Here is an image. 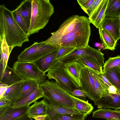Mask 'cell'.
<instances>
[{"label":"cell","mask_w":120,"mask_h":120,"mask_svg":"<svg viewBox=\"0 0 120 120\" xmlns=\"http://www.w3.org/2000/svg\"><path fill=\"white\" fill-rule=\"evenodd\" d=\"M90 23L84 16L72 15L66 19L44 42L58 47L79 49L88 46L91 35Z\"/></svg>","instance_id":"obj_1"},{"label":"cell","mask_w":120,"mask_h":120,"mask_svg":"<svg viewBox=\"0 0 120 120\" xmlns=\"http://www.w3.org/2000/svg\"><path fill=\"white\" fill-rule=\"evenodd\" d=\"M4 35L9 46L21 47L24 42L29 41L26 35L18 25L12 11L4 4L0 5V37Z\"/></svg>","instance_id":"obj_2"},{"label":"cell","mask_w":120,"mask_h":120,"mask_svg":"<svg viewBox=\"0 0 120 120\" xmlns=\"http://www.w3.org/2000/svg\"><path fill=\"white\" fill-rule=\"evenodd\" d=\"M32 13L29 37L43 29L54 12V7L49 0H32Z\"/></svg>","instance_id":"obj_3"},{"label":"cell","mask_w":120,"mask_h":120,"mask_svg":"<svg viewBox=\"0 0 120 120\" xmlns=\"http://www.w3.org/2000/svg\"><path fill=\"white\" fill-rule=\"evenodd\" d=\"M40 86L44 96L58 104L68 108H75L71 94L56 82L46 80Z\"/></svg>","instance_id":"obj_4"},{"label":"cell","mask_w":120,"mask_h":120,"mask_svg":"<svg viewBox=\"0 0 120 120\" xmlns=\"http://www.w3.org/2000/svg\"><path fill=\"white\" fill-rule=\"evenodd\" d=\"M104 54L100 51L89 45L82 49H76L72 52L53 61L52 68L62 64L74 61L78 59L85 57L91 58L101 66L104 64Z\"/></svg>","instance_id":"obj_5"},{"label":"cell","mask_w":120,"mask_h":120,"mask_svg":"<svg viewBox=\"0 0 120 120\" xmlns=\"http://www.w3.org/2000/svg\"><path fill=\"white\" fill-rule=\"evenodd\" d=\"M59 48L46 44L44 41L34 42L20 53L18 56L17 61L20 62H33Z\"/></svg>","instance_id":"obj_6"},{"label":"cell","mask_w":120,"mask_h":120,"mask_svg":"<svg viewBox=\"0 0 120 120\" xmlns=\"http://www.w3.org/2000/svg\"><path fill=\"white\" fill-rule=\"evenodd\" d=\"M13 68L23 80H34L41 84L46 79L45 73L41 71L33 62H15Z\"/></svg>","instance_id":"obj_7"},{"label":"cell","mask_w":120,"mask_h":120,"mask_svg":"<svg viewBox=\"0 0 120 120\" xmlns=\"http://www.w3.org/2000/svg\"><path fill=\"white\" fill-rule=\"evenodd\" d=\"M80 81L82 90L86 93L89 100L94 102L100 98L97 93L94 81L89 67L85 66L82 69Z\"/></svg>","instance_id":"obj_8"},{"label":"cell","mask_w":120,"mask_h":120,"mask_svg":"<svg viewBox=\"0 0 120 120\" xmlns=\"http://www.w3.org/2000/svg\"><path fill=\"white\" fill-rule=\"evenodd\" d=\"M47 72L46 76L49 79H55L57 83L71 94L74 89H77L63 69L60 67L52 68Z\"/></svg>","instance_id":"obj_9"},{"label":"cell","mask_w":120,"mask_h":120,"mask_svg":"<svg viewBox=\"0 0 120 120\" xmlns=\"http://www.w3.org/2000/svg\"><path fill=\"white\" fill-rule=\"evenodd\" d=\"M85 66L74 61L60 65L54 68L60 67L63 69L77 89L82 90L80 81V76L82 70Z\"/></svg>","instance_id":"obj_10"},{"label":"cell","mask_w":120,"mask_h":120,"mask_svg":"<svg viewBox=\"0 0 120 120\" xmlns=\"http://www.w3.org/2000/svg\"><path fill=\"white\" fill-rule=\"evenodd\" d=\"M43 97L47 106L46 117L56 114H86L81 112L75 108H68L58 104L45 96Z\"/></svg>","instance_id":"obj_11"},{"label":"cell","mask_w":120,"mask_h":120,"mask_svg":"<svg viewBox=\"0 0 120 120\" xmlns=\"http://www.w3.org/2000/svg\"><path fill=\"white\" fill-rule=\"evenodd\" d=\"M101 24L117 42L120 38V17H105Z\"/></svg>","instance_id":"obj_12"},{"label":"cell","mask_w":120,"mask_h":120,"mask_svg":"<svg viewBox=\"0 0 120 120\" xmlns=\"http://www.w3.org/2000/svg\"><path fill=\"white\" fill-rule=\"evenodd\" d=\"M98 108H111L116 110L120 109V95L109 94V95L101 97L94 102Z\"/></svg>","instance_id":"obj_13"},{"label":"cell","mask_w":120,"mask_h":120,"mask_svg":"<svg viewBox=\"0 0 120 120\" xmlns=\"http://www.w3.org/2000/svg\"><path fill=\"white\" fill-rule=\"evenodd\" d=\"M0 77L4 72L8 65L9 58L11 51L14 48L9 46L5 40L4 35L0 37Z\"/></svg>","instance_id":"obj_14"},{"label":"cell","mask_w":120,"mask_h":120,"mask_svg":"<svg viewBox=\"0 0 120 120\" xmlns=\"http://www.w3.org/2000/svg\"><path fill=\"white\" fill-rule=\"evenodd\" d=\"M28 107L14 108L11 106L0 109V120H14L26 113Z\"/></svg>","instance_id":"obj_15"},{"label":"cell","mask_w":120,"mask_h":120,"mask_svg":"<svg viewBox=\"0 0 120 120\" xmlns=\"http://www.w3.org/2000/svg\"><path fill=\"white\" fill-rule=\"evenodd\" d=\"M109 0H102L98 7L88 19L90 23L98 28L105 17Z\"/></svg>","instance_id":"obj_16"},{"label":"cell","mask_w":120,"mask_h":120,"mask_svg":"<svg viewBox=\"0 0 120 120\" xmlns=\"http://www.w3.org/2000/svg\"><path fill=\"white\" fill-rule=\"evenodd\" d=\"M23 81L8 86L5 92L2 96L11 102L12 106L14 105L22 97Z\"/></svg>","instance_id":"obj_17"},{"label":"cell","mask_w":120,"mask_h":120,"mask_svg":"<svg viewBox=\"0 0 120 120\" xmlns=\"http://www.w3.org/2000/svg\"><path fill=\"white\" fill-rule=\"evenodd\" d=\"M59 48L33 62L41 71L45 73L51 68L53 62L56 58Z\"/></svg>","instance_id":"obj_18"},{"label":"cell","mask_w":120,"mask_h":120,"mask_svg":"<svg viewBox=\"0 0 120 120\" xmlns=\"http://www.w3.org/2000/svg\"><path fill=\"white\" fill-rule=\"evenodd\" d=\"M0 84H5L8 86L22 81L23 79L18 75L13 68L7 65L5 71L0 77Z\"/></svg>","instance_id":"obj_19"},{"label":"cell","mask_w":120,"mask_h":120,"mask_svg":"<svg viewBox=\"0 0 120 120\" xmlns=\"http://www.w3.org/2000/svg\"><path fill=\"white\" fill-rule=\"evenodd\" d=\"M47 105L44 100L39 102H36L30 106L27 110V113L28 116L34 118L40 116H47Z\"/></svg>","instance_id":"obj_20"},{"label":"cell","mask_w":120,"mask_h":120,"mask_svg":"<svg viewBox=\"0 0 120 120\" xmlns=\"http://www.w3.org/2000/svg\"><path fill=\"white\" fill-rule=\"evenodd\" d=\"M43 91L40 86L33 93L27 97L23 99L19 100L12 107L14 108L24 106L29 107L32 103L37 101L40 98L44 97Z\"/></svg>","instance_id":"obj_21"},{"label":"cell","mask_w":120,"mask_h":120,"mask_svg":"<svg viewBox=\"0 0 120 120\" xmlns=\"http://www.w3.org/2000/svg\"><path fill=\"white\" fill-rule=\"evenodd\" d=\"M32 0H23L16 7L25 22L29 31L32 13Z\"/></svg>","instance_id":"obj_22"},{"label":"cell","mask_w":120,"mask_h":120,"mask_svg":"<svg viewBox=\"0 0 120 120\" xmlns=\"http://www.w3.org/2000/svg\"><path fill=\"white\" fill-rule=\"evenodd\" d=\"M98 29L100 37L104 49H109L114 51L116 42L110 34L102 26L101 24Z\"/></svg>","instance_id":"obj_23"},{"label":"cell","mask_w":120,"mask_h":120,"mask_svg":"<svg viewBox=\"0 0 120 120\" xmlns=\"http://www.w3.org/2000/svg\"><path fill=\"white\" fill-rule=\"evenodd\" d=\"M92 117L111 120L116 119L120 120V110L109 109H100L93 112Z\"/></svg>","instance_id":"obj_24"},{"label":"cell","mask_w":120,"mask_h":120,"mask_svg":"<svg viewBox=\"0 0 120 120\" xmlns=\"http://www.w3.org/2000/svg\"><path fill=\"white\" fill-rule=\"evenodd\" d=\"M103 73L111 84L116 88L117 94L120 95V73L117 67Z\"/></svg>","instance_id":"obj_25"},{"label":"cell","mask_w":120,"mask_h":120,"mask_svg":"<svg viewBox=\"0 0 120 120\" xmlns=\"http://www.w3.org/2000/svg\"><path fill=\"white\" fill-rule=\"evenodd\" d=\"M91 74L93 79L97 93L100 98L108 96L109 94L108 88L100 81L97 73L90 68Z\"/></svg>","instance_id":"obj_26"},{"label":"cell","mask_w":120,"mask_h":120,"mask_svg":"<svg viewBox=\"0 0 120 120\" xmlns=\"http://www.w3.org/2000/svg\"><path fill=\"white\" fill-rule=\"evenodd\" d=\"M105 17H120V0H109L105 12Z\"/></svg>","instance_id":"obj_27"},{"label":"cell","mask_w":120,"mask_h":120,"mask_svg":"<svg viewBox=\"0 0 120 120\" xmlns=\"http://www.w3.org/2000/svg\"><path fill=\"white\" fill-rule=\"evenodd\" d=\"M40 84L39 82L35 80H23L22 96L19 100L24 99L30 95L35 90Z\"/></svg>","instance_id":"obj_28"},{"label":"cell","mask_w":120,"mask_h":120,"mask_svg":"<svg viewBox=\"0 0 120 120\" xmlns=\"http://www.w3.org/2000/svg\"><path fill=\"white\" fill-rule=\"evenodd\" d=\"M75 108L81 112L88 115H89L93 109L92 104L87 101L81 100L71 95Z\"/></svg>","instance_id":"obj_29"},{"label":"cell","mask_w":120,"mask_h":120,"mask_svg":"<svg viewBox=\"0 0 120 120\" xmlns=\"http://www.w3.org/2000/svg\"><path fill=\"white\" fill-rule=\"evenodd\" d=\"M88 115L56 114L46 117L45 120H85Z\"/></svg>","instance_id":"obj_30"},{"label":"cell","mask_w":120,"mask_h":120,"mask_svg":"<svg viewBox=\"0 0 120 120\" xmlns=\"http://www.w3.org/2000/svg\"><path fill=\"white\" fill-rule=\"evenodd\" d=\"M75 61L89 67L97 73H103L102 67L91 58H82Z\"/></svg>","instance_id":"obj_31"},{"label":"cell","mask_w":120,"mask_h":120,"mask_svg":"<svg viewBox=\"0 0 120 120\" xmlns=\"http://www.w3.org/2000/svg\"><path fill=\"white\" fill-rule=\"evenodd\" d=\"M12 12L14 18L18 25L25 34L29 37V29L18 9L16 8L12 11Z\"/></svg>","instance_id":"obj_32"},{"label":"cell","mask_w":120,"mask_h":120,"mask_svg":"<svg viewBox=\"0 0 120 120\" xmlns=\"http://www.w3.org/2000/svg\"><path fill=\"white\" fill-rule=\"evenodd\" d=\"M120 66V55L109 57L104 63L103 66V72L114 68Z\"/></svg>","instance_id":"obj_33"},{"label":"cell","mask_w":120,"mask_h":120,"mask_svg":"<svg viewBox=\"0 0 120 120\" xmlns=\"http://www.w3.org/2000/svg\"><path fill=\"white\" fill-rule=\"evenodd\" d=\"M95 0H78L77 2L81 8L89 16L90 15Z\"/></svg>","instance_id":"obj_34"},{"label":"cell","mask_w":120,"mask_h":120,"mask_svg":"<svg viewBox=\"0 0 120 120\" xmlns=\"http://www.w3.org/2000/svg\"><path fill=\"white\" fill-rule=\"evenodd\" d=\"M75 48L70 47H61L59 48L58 52L54 61L67 55L75 50Z\"/></svg>","instance_id":"obj_35"},{"label":"cell","mask_w":120,"mask_h":120,"mask_svg":"<svg viewBox=\"0 0 120 120\" xmlns=\"http://www.w3.org/2000/svg\"><path fill=\"white\" fill-rule=\"evenodd\" d=\"M71 94L72 96L76 97L77 98L84 101H85L86 98L87 97L86 93L83 90L75 89Z\"/></svg>","instance_id":"obj_36"},{"label":"cell","mask_w":120,"mask_h":120,"mask_svg":"<svg viewBox=\"0 0 120 120\" xmlns=\"http://www.w3.org/2000/svg\"><path fill=\"white\" fill-rule=\"evenodd\" d=\"M11 102L4 97L0 98V109L12 106Z\"/></svg>","instance_id":"obj_37"},{"label":"cell","mask_w":120,"mask_h":120,"mask_svg":"<svg viewBox=\"0 0 120 120\" xmlns=\"http://www.w3.org/2000/svg\"><path fill=\"white\" fill-rule=\"evenodd\" d=\"M99 79L101 82L108 88L110 86H112L106 77L104 73H97Z\"/></svg>","instance_id":"obj_38"},{"label":"cell","mask_w":120,"mask_h":120,"mask_svg":"<svg viewBox=\"0 0 120 120\" xmlns=\"http://www.w3.org/2000/svg\"><path fill=\"white\" fill-rule=\"evenodd\" d=\"M8 86L5 84H0V98L1 97L5 92Z\"/></svg>","instance_id":"obj_39"},{"label":"cell","mask_w":120,"mask_h":120,"mask_svg":"<svg viewBox=\"0 0 120 120\" xmlns=\"http://www.w3.org/2000/svg\"><path fill=\"white\" fill-rule=\"evenodd\" d=\"M14 120H33L29 117L27 113Z\"/></svg>","instance_id":"obj_40"},{"label":"cell","mask_w":120,"mask_h":120,"mask_svg":"<svg viewBox=\"0 0 120 120\" xmlns=\"http://www.w3.org/2000/svg\"><path fill=\"white\" fill-rule=\"evenodd\" d=\"M108 90L109 94H118L116 88L113 86L109 87L108 88Z\"/></svg>","instance_id":"obj_41"},{"label":"cell","mask_w":120,"mask_h":120,"mask_svg":"<svg viewBox=\"0 0 120 120\" xmlns=\"http://www.w3.org/2000/svg\"><path fill=\"white\" fill-rule=\"evenodd\" d=\"M117 68L120 73V66L118 67H117Z\"/></svg>","instance_id":"obj_42"},{"label":"cell","mask_w":120,"mask_h":120,"mask_svg":"<svg viewBox=\"0 0 120 120\" xmlns=\"http://www.w3.org/2000/svg\"><path fill=\"white\" fill-rule=\"evenodd\" d=\"M111 120H118L117 119H112Z\"/></svg>","instance_id":"obj_43"}]
</instances>
